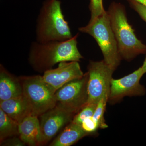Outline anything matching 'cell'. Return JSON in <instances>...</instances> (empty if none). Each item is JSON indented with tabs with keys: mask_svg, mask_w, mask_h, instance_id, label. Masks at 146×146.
<instances>
[{
	"mask_svg": "<svg viewBox=\"0 0 146 146\" xmlns=\"http://www.w3.org/2000/svg\"><path fill=\"white\" fill-rule=\"evenodd\" d=\"M78 35L66 41L32 42L29 56L31 67L35 71L44 72L60 62L80 61L83 57L78 48Z\"/></svg>",
	"mask_w": 146,
	"mask_h": 146,
	"instance_id": "1",
	"label": "cell"
},
{
	"mask_svg": "<svg viewBox=\"0 0 146 146\" xmlns=\"http://www.w3.org/2000/svg\"><path fill=\"white\" fill-rule=\"evenodd\" d=\"M36 41L40 43L64 41L73 37L59 0L45 2L36 21Z\"/></svg>",
	"mask_w": 146,
	"mask_h": 146,
	"instance_id": "2",
	"label": "cell"
},
{
	"mask_svg": "<svg viewBox=\"0 0 146 146\" xmlns=\"http://www.w3.org/2000/svg\"><path fill=\"white\" fill-rule=\"evenodd\" d=\"M107 12L121 58L130 61L138 55L145 53L146 45L136 37L134 30L128 22L123 6L114 3Z\"/></svg>",
	"mask_w": 146,
	"mask_h": 146,
	"instance_id": "3",
	"label": "cell"
},
{
	"mask_svg": "<svg viewBox=\"0 0 146 146\" xmlns=\"http://www.w3.org/2000/svg\"><path fill=\"white\" fill-rule=\"evenodd\" d=\"M78 30L94 37L101 50L104 60L115 71L119 65L121 58L107 11Z\"/></svg>",
	"mask_w": 146,
	"mask_h": 146,
	"instance_id": "4",
	"label": "cell"
},
{
	"mask_svg": "<svg viewBox=\"0 0 146 146\" xmlns=\"http://www.w3.org/2000/svg\"><path fill=\"white\" fill-rule=\"evenodd\" d=\"M23 95L28 102L33 115H42L57 104L56 90L39 75L20 77Z\"/></svg>",
	"mask_w": 146,
	"mask_h": 146,
	"instance_id": "5",
	"label": "cell"
},
{
	"mask_svg": "<svg viewBox=\"0 0 146 146\" xmlns=\"http://www.w3.org/2000/svg\"><path fill=\"white\" fill-rule=\"evenodd\" d=\"M114 72L104 60L90 61L87 72V104H97L103 97L109 96Z\"/></svg>",
	"mask_w": 146,
	"mask_h": 146,
	"instance_id": "6",
	"label": "cell"
},
{
	"mask_svg": "<svg viewBox=\"0 0 146 146\" xmlns=\"http://www.w3.org/2000/svg\"><path fill=\"white\" fill-rule=\"evenodd\" d=\"M88 73L81 78L66 84L55 94L57 103L78 113L86 104L88 100Z\"/></svg>",
	"mask_w": 146,
	"mask_h": 146,
	"instance_id": "7",
	"label": "cell"
},
{
	"mask_svg": "<svg viewBox=\"0 0 146 146\" xmlns=\"http://www.w3.org/2000/svg\"><path fill=\"white\" fill-rule=\"evenodd\" d=\"M141 67L130 74L111 82L108 100L111 102L119 101L126 96H144L146 91L145 86L140 83L144 74Z\"/></svg>",
	"mask_w": 146,
	"mask_h": 146,
	"instance_id": "8",
	"label": "cell"
},
{
	"mask_svg": "<svg viewBox=\"0 0 146 146\" xmlns=\"http://www.w3.org/2000/svg\"><path fill=\"white\" fill-rule=\"evenodd\" d=\"M75 112L57 103L52 109L40 115V124L44 143L52 139L74 118Z\"/></svg>",
	"mask_w": 146,
	"mask_h": 146,
	"instance_id": "9",
	"label": "cell"
},
{
	"mask_svg": "<svg viewBox=\"0 0 146 146\" xmlns=\"http://www.w3.org/2000/svg\"><path fill=\"white\" fill-rule=\"evenodd\" d=\"M84 75L78 61L62 62L55 69L44 72V80L57 91L66 84L81 78Z\"/></svg>",
	"mask_w": 146,
	"mask_h": 146,
	"instance_id": "10",
	"label": "cell"
},
{
	"mask_svg": "<svg viewBox=\"0 0 146 146\" xmlns=\"http://www.w3.org/2000/svg\"><path fill=\"white\" fill-rule=\"evenodd\" d=\"M18 135L21 140L29 146L44 144L40 121L36 115L27 116L18 124Z\"/></svg>",
	"mask_w": 146,
	"mask_h": 146,
	"instance_id": "11",
	"label": "cell"
},
{
	"mask_svg": "<svg viewBox=\"0 0 146 146\" xmlns=\"http://www.w3.org/2000/svg\"><path fill=\"white\" fill-rule=\"evenodd\" d=\"M0 108L18 123L27 116L33 115L30 106L23 95L0 101Z\"/></svg>",
	"mask_w": 146,
	"mask_h": 146,
	"instance_id": "12",
	"label": "cell"
},
{
	"mask_svg": "<svg viewBox=\"0 0 146 146\" xmlns=\"http://www.w3.org/2000/svg\"><path fill=\"white\" fill-rule=\"evenodd\" d=\"M23 95V88L19 79L15 78L1 65L0 101L18 98Z\"/></svg>",
	"mask_w": 146,
	"mask_h": 146,
	"instance_id": "13",
	"label": "cell"
},
{
	"mask_svg": "<svg viewBox=\"0 0 146 146\" xmlns=\"http://www.w3.org/2000/svg\"><path fill=\"white\" fill-rule=\"evenodd\" d=\"M88 134L81 125L71 122L50 146H71Z\"/></svg>",
	"mask_w": 146,
	"mask_h": 146,
	"instance_id": "14",
	"label": "cell"
},
{
	"mask_svg": "<svg viewBox=\"0 0 146 146\" xmlns=\"http://www.w3.org/2000/svg\"><path fill=\"white\" fill-rule=\"evenodd\" d=\"M18 123L0 108L1 142L7 138L18 134Z\"/></svg>",
	"mask_w": 146,
	"mask_h": 146,
	"instance_id": "15",
	"label": "cell"
},
{
	"mask_svg": "<svg viewBox=\"0 0 146 146\" xmlns=\"http://www.w3.org/2000/svg\"><path fill=\"white\" fill-rule=\"evenodd\" d=\"M109 96H105L100 100L97 104L96 108L93 117L98 125L99 128L105 129L108 127V125L105 123L104 114L106 108V104L108 101Z\"/></svg>",
	"mask_w": 146,
	"mask_h": 146,
	"instance_id": "16",
	"label": "cell"
},
{
	"mask_svg": "<svg viewBox=\"0 0 146 146\" xmlns=\"http://www.w3.org/2000/svg\"><path fill=\"white\" fill-rule=\"evenodd\" d=\"M97 104H87L74 117L71 122L81 125L84 120L93 117Z\"/></svg>",
	"mask_w": 146,
	"mask_h": 146,
	"instance_id": "17",
	"label": "cell"
},
{
	"mask_svg": "<svg viewBox=\"0 0 146 146\" xmlns=\"http://www.w3.org/2000/svg\"><path fill=\"white\" fill-rule=\"evenodd\" d=\"M89 9L91 14L89 23L106 12L104 8L103 0H90Z\"/></svg>",
	"mask_w": 146,
	"mask_h": 146,
	"instance_id": "18",
	"label": "cell"
},
{
	"mask_svg": "<svg viewBox=\"0 0 146 146\" xmlns=\"http://www.w3.org/2000/svg\"><path fill=\"white\" fill-rule=\"evenodd\" d=\"M81 126L84 130L89 134L94 133L99 128L98 123L92 117L84 120Z\"/></svg>",
	"mask_w": 146,
	"mask_h": 146,
	"instance_id": "19",
	"label": "cell"
},
{
	"mask_svg": "<svg viewBox=\"0 0 146 146\" xmlns=\"http://www.w3.org/2000/svg\"><path fill=\"white\" fill-rule=\"evenodd\" d=\"M131 7L136 11L141 18L146 22V7L140 3L134 1L129 0Z\"/></svg>",
	"mask_w": 146,
	"mask_h": 146,
	"instance_id": "20",
	"label": "cell"
},
{
	"mask_svg": "<svg viewBox=\"0 0 146 146\" xmlns=\"http://www.w3.org/2000/svg\"><path fill=\"white\" fill-rule=\"evenodd\" d=\"M1 143V146H23L26 145L21 138L17 137L7 138Z\"/></svg>",
	"mask_w": 146,
	"mask_h": 146,
	"instance_id": "21",
	"label": "cell"
},
{
	"mask_svg": "<svg viewBox=\"0 0 146 146\" xmlns=\"http://www.w3.org/2000/svg\"><path fill=\"white\" fill-rule=\"evenodd\" d=\"M142 70H143V72L144 73V74L146 73V57L145 59V61H144L143 64L141 66Z\"/></svg>",
	"mask_w": 146,
	"mask_h": 146,
	"instance_id": "22",
	"label": "cell"
},
{
	"mask_svg": "<svg viewBox=\"0 0 146 146\" xmlns=\"http://www.w3.org/2000/svg\"><path fill=\"white\" fill-rule=\"evenodd\" d=\"M143 5L146 7V0H134Z\"/></svg>",
	"mask_w": 146,
	"mask_h": 146,
	"instance_id": "23",
	"label": "cell"
}]
</instances>
